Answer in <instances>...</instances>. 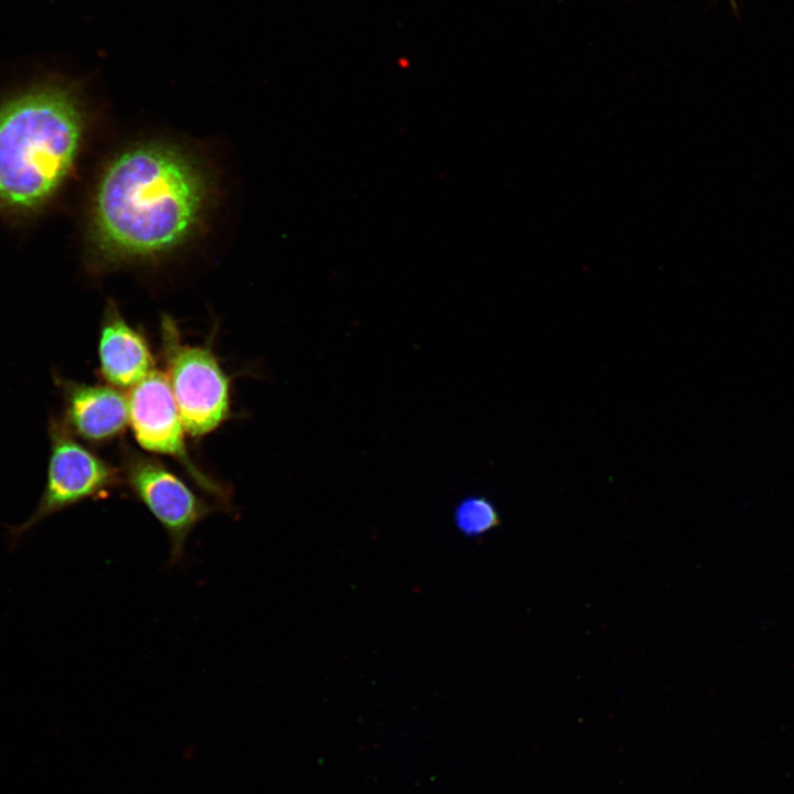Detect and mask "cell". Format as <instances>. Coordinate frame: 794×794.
I'll use <instances>...</instances> for the list:
<instances>
[{
	"instance_id": "6da1fadb",
	"label": "cell",
	"mask_w": 794,
	"mask_h": 794,
	"mask_svg": "<svg viewBox=\"0 0 794 794\" xmlns=\"http://www.w3.org/2000/svg\"><path fill=\"white\" fill-rule=\"evenodd\" d=\"M214 197L210 168L184 148L146 141L122 149L90 195L89 268L99 273L174 253L202 229Z\"/></svg>"
},
{
	"instance_id": "7a4b0ae2",
	"label": "cell",
	"mask_w": 794,
	"mask_h": 794,
	"mask_svg": "<svg viewBox=\"0 0 794 794\" xmlns=\"http://www.w3.org/2000/svg\"><path fill=\"white\" fill-rule=\"evenodd\" d=\"M88 111L81 84L51 75L0 103V212L33 216L60 193L84 147Z\"/></svg>"
},
{
	"instance_id": "3957f363",
	"label": "cell",
	"mask_w": 794,
	"mask_h": 794,
	"mask_svg": "<svg viewBox=\"0 0 794 794\" xmlns=\"http://www.w3.org/2000/svg\"><path fill=\"white\" fill-rule=\"evenodd\" d=\"M47 434L50 454L44 489L33 513L21 524L8 527L10 547L47 517L86 500L105 497L124 482L120 470L78 441L61 418L50 417Z\"/></svg>"
},
{
	"instance_id": "277c9868",
	"label": "cell",
	"mask_w": 794,
	"mask_h": 794,
	"mask_svg": "<svg viewBox=\"0 0 794 794\" xmlns=\"http://www.w3.org/2000/svg\"><path fill=\"white\" fill-rule=\"evenodd\" d=\"M165 377L185 432L201 438L229 415V378L210 345H189L170 315L160 323Z\"/></svg>"
},
{
	"instance_id": "5b68a950",
	"label": "cell",
	"mask_w": 794,
	"mask_h": 794,
	"mask_svg": "<svg viewBox=\"0 0 794 794\" xmlns=\"http://www.w3.org/2000/svg\"><path fill=\"white\" fill-rule=\"evenodd\" d=\"M120 463L124 484L161 524L170 543V562H179L191 532L219 507L202 498L161 461L127 444L121 447Z\"/></svg>"
},
{
	"instance_id": "8992f818",
	"label": "cell",
	"mask_w": 794,
	"mask_h": 794,
	"mask_svg": "<svg viewBox=\"0 0 794 794\" xmlns=\"http://www.w3.org/2000/svg\"><path fill=\"white\" fill-rule=\"evenodd\" d=\"M128 401L129 423L139 446L178 460L201 490L229 509L227 486L204 473L187 452L186 432L165 375L151 372L130 389Z\"/></svg>"
},
{
	"instance_id": "52a82bcc",
	"label": "cell",
	"mask_w": 794,
	"mask_h": 794,
	"mask_svg": "<svg viewBox=\"0 0 794 794\" xmlns=\"http://www.w3.org/2000/svg\"><path fill=\"white\" fill-rule=\"evenodd\" d=\"M63 405L62 421L77 438L92 446L120 437L129 425L128 396L108 384H86L53 373Z\"/></svg>"
},
{
	"instance_id": "ba28073f",
	"label": "cell",
	"mask_w": 794,
	"mask_h": 794,
	"mask_svg": "<svg viewBox=\"0 0 794 794\" xmlns=\"http://www.w3.org/2000/svg\"><path fill=\"white\" fill-rule=\"evenodd\" d=\"M98 374L110 386L132 388L154 371L146 337L121 315L109 300L104 310L98 340Z\"/></svg>"
},
{
	"instance_id": "9c48e42d",
	"label": "cell",
	"mask_w": 794,
	"mask_h": 794,
	"mask_svg": "<svg viewBox=\"0 0 794 794\" xmlns=\"http://www.w3.org/2000/svg\"><path fill=\"white\" fill-rule=\"evenodd\" d=\"M454 522L466 536H480L500 525L494 504L482 495H469L461 500L453 513Z\"/></svg>"
},
{
	"instance_id": "30bf717a",
	"label": "cell",
	"mask_w": 794,
	"mask_h": 794,
	"mask_svg": "<svg viewBox=\"0 0 794 794\" xmlns=\"http://www.w3.org/2000/svg\"><path fill=\"white\" fill-rule=\"evenodd\" d=\"M728 1H729V3L731 4V7H732L733 9L737 8V6H736V0H728Z\"/></svg>"
}]
</instances>
